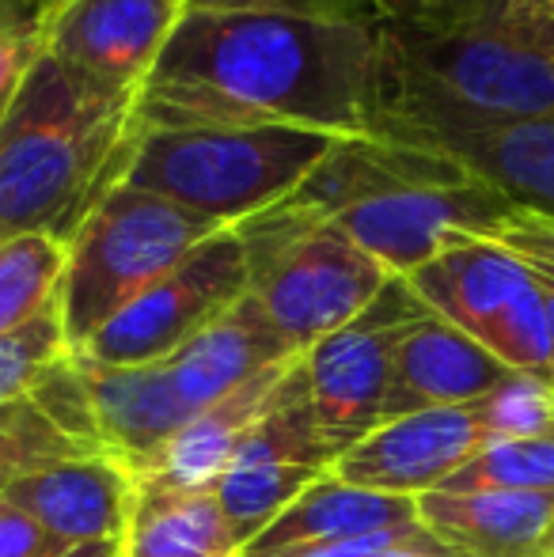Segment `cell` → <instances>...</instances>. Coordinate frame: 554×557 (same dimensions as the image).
<instances>
[{
    "label": "cell",
    "mask_w": 554,
    "mask_h": 557,
    "mask_svg": "<svg viewBox=\"0 0 554 557\" xmlns=\"http://www.w3.org/2000/svg\"><path fill=\"white\" fill-rule=\"evenodd\" d=\"M65 352L69 342H65V326H61L58 300L42 315L30 319V323L0 334V406L27 395L35 375L46 364H53L58 357H65Z\"/></svg>",
    "instance_id": "f1b7e54d"
},
{
    "label": "cell",
    "mask_w": 554,
    "mask_h": 557,
    "mask_svg": "<svg viewBox=\"0 0 554 557\" xmlns=\"http://www.w3.org/2000/svg\"><path fill=\"white\" fill-rule=\"evenodd\" d=\"M134 99L111 96L42 53L0 114V243L46 235L65 247L122 183Z\"/></svg>",
    "instance_id": "3957f363"
},
{
    "label": "cell",
    "mask_w": 554,
    "mask_h": 557,
    "mask_svg": "<svg viewBox=\"0 0 554 557\" xmlns=\"http://www.w3.org/2000/svg\"><path fill=\"white\" fill-rule=\"evenodd\" d=\"M65 247L46 235L0 243V334L30 323L58 300Z\"/></svg>",
    "instance_id": "cb8c5ba5"
},
{
    "label": "cell",
    "mask_w": 554,
    "mask_h": 557,
    "mask_svg": "<svg viewBox=\"0 0 554 557\" xmlns=\"http://www.w3.org/2000/svg\"><path fill=\"white\" fill-rule=\"evenodd\" d=\"M482 0H377L380 27L399 30H436L456 23Z\"/></svg>",
    "instance_id": "d6a6232c"
},
{
    "label": "cell",
    "mask_w": 554,
    "mask_h": 557,
    "mask_svg": "<svg viewBox=\"0 0 554 557\" xmlns=\"http://www.w3.org/2000/svg\"><path fill=\"white\" fill-rule=\"evenodd\" d=\"M436 319L464 331L513 372L551 375V331L532 270L497 239H467L407 277Z\"/></svg>",
    "instance_id": "52a82bcc"
},
{
    "label": "cell",
    "mask_w": 554,
    "mask_h": 557,
    "mask_svg": "<svg viewBox=\"0 0 554 557\" xmlns=\"http://www.w3.org/2000/svg\"><path fill=\"white\" fill-rule=\"evenodd\" d=\"M293 364L270 368V372L255 375L251 383L236 387L232 395H224L221 403L194 413L178 429V436L171 441L168 451H163L160 467L148 478H140L137 485H160V490H186V493L213 490L217 478L229 467L232 451L247 436V429L262 418V410L270 406V398H274V391L281 387V380H285V372Z\"/></svg>",
    "instance_id": "7402d4cb"
},
{
    "label": "cell",
    "mask_w": 554,
    "mask_h": 557,
    "mask_svg": "<svg viewBox=\"0 0 554 557\" xmlns=\"http://www.w3.org/2000/svg\"><path fill=\"white\" fill-rule=\"evenodd\" d=\"M497 243L513 250L520 262L532 270L535 285L543 293V308H547V331H551V383H554V224L543 216H532L520 209L502 232L494 235Z\"/></svg>",
    "instance_id": "4dcf8cb0"
},
{
    "label": "cell",
    "mask_w": 554,
    "mask_h": 557,
    "mask_svg": "<svg viewBox=\"0 0 554 557\" xmlns=\"http://www.w3.org/2000/svg\"><path fill=\"white\" fill-rule=\"evenodd\" d=\"M76 357V352H73ZM84 380L96 403L103 451L130 470L140 482L160 467L163 451L178 436V429L194 418L183 406L178 391L171 387L168 364H140V368H107L76 357Z\"/></svg>",
    "instance_id": "2e32d148"
},
{
    "label": "cell",
    "mask_w": 554,
    "mask_h": 557,
    "mask_svg": "<svg viewBox=\"0 0 554 557\" xmlns=\"http://www.w3.org/2000/svg\"><path fill=\"white\" fill-rule=\"evenodd\" d=\"M224 224L198 216L160 194L119 183L65 243L58 311L69 352L107 326L145 288L168 277L198 243Z\"/></svg>",
    "instance_id": "5b68a950"
},
{
    "label": "cell",
    "mask_w": 554,
    "mask_h": 557,
    "mask_svg": "<svg viewBox=\"0 0 554 557\" xmlns=\"http://www.w3.org/2000/svg\"><path fill=\"white\" fill-rule=\"evenodd\" d=\"M509 372L513 368H505L494 352L429 311L403 334L395 349L384 421L441 406H471Z\"/></svg>",
    "instance_id": "ac0fdd59"
},
{
    "label": "cell",
    "mask_w": 554,
    "mask_h": 557,
    "mask_svg": "<svg viewBox=\"0 0 554 557\" xmlns=\"http://www.w3.org/2000/svg\"><path fill=\"white\" fill-rule=\"evenodd\" d=\"M130 125L380 137V27L186 8Z\"/></svg>",
    "instance_id": "6da1fadb"
},
{
    "label": "cell",
    "mask_w": 554,
    "mask_h": 557,
    "mask_svg": "<svg viewBox=\"0 0 554 557\" xmlns=\"http://www.w3.org/2000/svg\"><path fill=\"white\" fill-rule=\"evenodd\" d=\"M73 546L58 543L50 531H42L23 508L0 497V557H61Z\"/></svg>",
    "instance_id": "836d02e7"
},
{
    "label": "cell",
    "mask_w": 554,
    "mask_h": 557,
    "mask_svg": "<svg viewBox=\"0 0 554 557\" xmlns=\"http://www.w3.org/2000/svg\"><path fill=\"white\" fill-rule=\"evenodd\" d=\"M334 140L342 137L288 125L152 129L134 137L122 183L236 227L285 201Z\"/></svg>",
    "instance_id": "277c9868"
},
{
    "label": "cell",
    "mask_w": 554,
    "mask_h": 557,
    "mask_svg": "<svg viewBox=\"0 0 554 557\" xmlns=\"http://www.w3.org/2000/svg\"><path fill=\"white\" fill-rule=\"evenodd\" d=\"M554 493L464 490L418 497V523L456 557H547Z\"/></svg>",
    "instance_id": "ffe728a7"
},
{
    "label": "cell",
    "mask_w": 554,
    "mask_h": 557,
    "mask_svg": "<svg viewBox=\"0 0 554 557\" xmlns=\"http://www.w3.org/2000/svg\"><path fill=\"white\" fill-rule=\"evenodd\" d=\"M464 178H471V171L436 148L392 137H342L311 168V175L267 213L300 224H327L361 201L415 186L464 183Z\"/></svg>",
    "instance_id": "5bb4252c"
},
{
    "label": "cell",
    "mask_w": 554,
    "mask_h": 557,
    "mask_svg": "<svg viewBox=\"0 0 554 557\" xmlns=\"http://www.w3.org/2000/svg\"><path fill=\"white\" fill-rule=\"evenodd\" d=\"M137 482L111 455H81L30 470L0 490L15 508L30 516L65 546L122 543L134 512Z\"/></svg>",
    "instance_id": "9a60e30c"
},
{
    "label": "cell",
    "mask_w": 554,
    "mask_h": 557,
    "mask_svg": "<svg viewBox=\"0 0 554 557\" xmlns=\"http://www.w3.org/2000/svg\"><path fill=\"white\" fill-rule=\"evenodd\" d=\"M395 528H418V500L387 497V493H372L334 474H323L285 512H278L236 557H278L285 550H300V546L361 539Z\"/></svg>",
    "instance_id": "44dd1931"
},
{
    "label": "cell",
    "mask_w": 554,
    "mask_h": 557,
    "mask_svg": "<svg viewBox=\"0 0 554 557\" xmlns=\"http://www.w3.org/2000/svg\"><path fill=\"white\" fill-rule=\"evenodd\" d=\"M490 441L475 421L471 406L418 410L377 425L334 459L331 474L387 497H426L436 493L459 467L475 459Z\"/></svg>",
    "instance_id": "4fadbf2b"
},
{
    "label": "cell",
    "mask_w": 554,
    "mask_h": 557,
    "mask_svg": "<svg viewBox=\"0 0 554 557\" xmlns=\"http://www.w3.org/2000/svg\"><path fill=\"white\" fill-rule=\"evenodd\" d=\"M61 4V0H58ZM58 4L42 0H0V114L46 50V27Z\"/></svg>",
    "instance_id": "f546056e"
},
{
    "label": "cell",
    "mask_w": 554,
    "mask_h": 557,
    "mask_svg": "<svg viewBox=\"0 0 554 557\" xmlns=\"http://www.w3.org/2000/svg\"><path fill=\"white\" fill-rule=\"evenodd\" d=\"M554 117V0H482L436 30L380 27V137Z\"/></svg>",
    "instance_id": "7a4b0ae2"
},
{
    "label": "cell",
    "mask_w": 554,
    "mask_h": 557,
    "mask_svg": "<svg viewBox=\"0 0 554 557\" xmlns=\"http://www.w3.org/2000/svg\"><path fill=\"white\" fill-rule=\"evenodd\" d=\"M183 15L186 0H61L42 53L111 96L137 99Z\"/></svg>",
    "instance_id": "7c38bea8"
},
{
    "label": "cell",
    "mask_w": 554,
    "mask_h": 557,
    "mask_svg": "<svg viewBox=\"0 0 554 557\" xmlns=\"http://www.w3.org/2000/svg\"><path fill=\"white\" fill-rule=\"evenodd\" d=\"M251 288V262L236 227L209 235L168 277L99 326L76 357L107 368H140L175 357L194 334L239 304Z\"/></svg>",
    "instance_id": "ba28073f"
},
{
    "label": "cell",
    "mask_w": 554,
    "mask_h": 557,
    "mask_svg": "<svg viewBox=\"0 0 554 557\" xmlns=\"http://www.w3.org/2000/svg\"><path fill=\"white\" fill-rule=\"evenodd\" d=\"M464 490L554 493V433L520 436V441H490L436 493Z\"/></svg>",
    "instance_id": "d4e9b609"
},
{
    "label": "cell",
    "mask_w": 554,
    "mask_h": 557,
    "mask_svg": "<svg viewBox=\"0 0 554 557\" xmlns=\"http://www.w3.org/2000/svg\"><path fill=\"white\" fill-rule=\"evenodd\" d=\"M186 8L190 12H270V15H296V20L380 27L377 0H186Z\"/></svg>",
    "instance_id": "1f68e13d"
},
{
    "label": "cell",
    "mask_w": 554,
    "mask_h": 557,
    "mask_svg": "<svg viewBox=\"0 0 554 557\" xmlns=\"http://www.w3.org/2000/svg\"><path fill=\"white\" fill-rule=\"evenodd\" d=\"M236 232L251 262L247 293L300 352L354 323L392 281L334 221L300 224L259 213Z\"/></svg>",
    "instance_id": "8992f818"
},
{
    "label": "cell",
    "mask_w": 554,
    "mask_h": 557,
    "mask_svg": "<svg viewBox=\"0 0 554 557\" xmlns=\"http://www.w3.org/2000/svg\"><path fill=\"white\" fill-rule=\"evenodd\" d=\"M23 398H27L58 433H65L81 451L107 455L103 433H99V418H96V403H91V387H88V380H84L73 352H65V357H58L53 364H46Z\"/></svg>",
    "instance_id": "484cf974"
},
{
    "label": "cell",
    "mask_w": 554,
    "mask_h": 557,
    "mask_svg": "<svg viewBox=\"0 0 554 557\" xmlns=\"http://www.w3.org/2000/svg\"><path fill=\"white\" fill-rule=\"evenodd\" d=\"M61 557H122V543H88V546H73Z\"/></svg>",
    "instance_id": "d590c367"
},
{
    "label": "cell",
    "mask_w": 554,
    "mask_h": 557,
    "mask_svg": "<svg viewBox=\"0 0 554 557\" xmlns=\"http://www.w3.org/2000/svg\"><path fill=\"white\" fill-rule=\"evenodd\" d=\"M377 557H456L448 550V546H441L433 535H429L426 528H418V531H410L403 543H395L392 550H384V554H377Z\"/></svg>",
    "instance_id": "e575fe53"
},
{
    "label": "cell",
    "mask_w": 554,
    "mask_h": 557,
    "mask_svg": "<svg viewBox=\"0 0 554 557\" xmlns=\"http://www.w3.org/2000/svg\"><path fill=\"white\" fill-rule=\"evenodd\" d=\"M517 213L520 209L505 194L471 175L464 183L415 186L361 201L334 224L392 277H410L456 243L494 239Z\"/></svg>",
    "instance_id": "8fae6325"
},
{
    "label": "cell",
    "mask_w": 554,
    "mask_h": 557,
    "mask_svg": "<svg viewBox=\"0 0 554 557\" xmlns=\"http://www.w3.org/2000/svg\"><path fill=\"white\" fill-rule=\"evenodd\" d=\"M81 451L65 433L50 425L27 398L0 406V490L12 478H23L30 470L53 467V462L81 459Z\"/></svg>",
    "instance_id": "83f0119b"
},
{
    "label": "cell",
    "mask_w": 554,
    "mask_h": 557,
    "mask_svg": "<svg viewBox=\"0 0 554 557\" xmlns=\"http://www.w3.org/2000/svg\"><path fill=\"white\" fill-rule=\"evenodd\" d=\"M122 554L140 557H236L239 543L213 490H160L137 485Z\"/></svg>",
    "instance_id": "603a6c76"
},
{
    "label": "cell",
    "mask_w": 554,
    "mask_h": 557,
    "mask_svg": "<svg viewBox=\"0 0 554 557\" xmlns=\"http://www.w3.org/2000/svg\"><path fill=\"white\" fill-rule=\"evenodd\" d=\"M547 557H554V520H551V531H547Z\"/></svg>",
    "instance_id": "8d00e7d4"
},
{
    "label": "cell",
    "mask_w": 554,
    "mask_h": 557,
    "mask_svg": "<svg viewBox=\"0 0 554 557\" xmlns=\"http://www.w3.org/2000/svg\"><path fill=\"white\" fill-rule=\"evenodd\" d=\"M304 352L288 342L267 319V311L247 293L239 304H232L217 323H209L201 334H194L175 357H168L171 387L178 391L183 406L190 413L221 403L236 387L251 383L255 375L270 368L293 364Z\"/></svg>",
    "instance_id": "e0dca14e"
},
{
    "label": "cell",
    "mask_w": 554,
    "mask_h": 557,
    "mask_svg": "<svg viewBox=\"0 0 554 557\" xmlns=\"http://www.w3.org/2000/svg\"><path fill=\"white\" fill-rule=\"evenodd\" d=\"M331 467L334 455L316 425L308 375L296 360L213 485V497L229 520L232 535H236L239 550L278 512H285L311 482L331 474Z\"/></svg>",
    "instance_id": "30bf717a"
},
{
    "label": "cell",
    "mask_w": 554,
    "mask_h": 557,
    "mask_svg": "<svg viewBox=\"0 0 554 557\" xmlns=\"http://www.w3.org/2000/svg\"><path fill=\"white\" fill-rule=\"evenodd\" d=\"M392 140L426 145L452 156L475 178L505 194L517 209L554 224V117L475 125V129H436Z\"/></svg>",
    "instance_id": "d6986e66"
},
{
    "label": "cell",
    "mask_w": 554,
    "mask_h": 557,
    "mask_svg": "<svg viewBox=\"0 0 554 557\" xmlns=\"http://www.w3.org/2000/svg\"><path fill=\"white\" fill-rule=\"evenodd\" d=\"M426 315L429 308L415 296L407 277H392L354 323L316 342L300 357L316 425L334 459L384 425L395 349L403 334Z\"/></svg>",
    "instance_id": "9c48e42d"
},
{
    "label": "cell",
    "mask_w": 554,
    "mask_h": 557,
    "mask_svg": "<svg viewBox=\"0 0 554 557\" xmlns=\"http://www.w3.org/2000/svg\"><path fill=\"white\" fill-rule=\"evenodd\" d=\"M475 421L487 441H520V436L554 433V383L551 375L509 372L490 395L471 403Z\"/></svg>",
    "instance_id": "4316f807"
},
{
    "label": "cell",
    "mask_w": 554,
    "mask_h": 557,
    "mask_svg": "<svg viewBox=\"0 0 554 557\" xmlns=\"http://www.w3.org/2000/svg\"><path fill=\"white\" fill-rule=\"evenodd\" d=\"M42 4H58V0H42Z\"/></svg>",
    "instance_id": "74e56055"
},
{
    "label": "cell",
    "mask_w": 554,
    "mask_h": 557,
    "mask_svg": "<svg viewBox=\"0 0 554 557\" xmlns=\"http://www.w3.org/2000/svg\"><path fill=\"white\" fill-rule=\"evenodd\" d=\"M122 557H140V554H122Z\"/></svg>",
    "instance_id": "f35d334b"
}]
</instances>
